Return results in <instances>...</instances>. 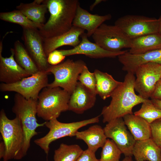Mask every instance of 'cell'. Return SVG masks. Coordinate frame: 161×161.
<instances>
[{
    "mask_svg": "<svg viewBox=\"0 0 161 161\" xmlns=\"http://www.w3.org/2000/svg\"><path fill=\"white\" fill-rule=\"evenodd\" d=\"M135 78L134 74L127 72L124 81L113 92L109 104L104 106L101 111L103 123L133 114L134 107L149 100L144 99L135 93Z\"/></svg>",
    "mask_w": 161,
    "mask_h": 161,
    "instance_id": "6da1fadb",
    "label": "cell"
},
{
    "mask_svg": "<svg viewBox=\"0 0 161 161\" xmlns=\"http://www.w3.org/2000/svg\"><path fill=\"white\" fill-rule=\"evenodd\" d=\"M50 14L46 23L38 30L44 39L63 34L69 30L72 23L78 6V0H46Z\"/></svg>",
    "mask_w": 161,
    "mask_h": 161,
    "instance_id": "7a4b0ae2",
    "label": "cell"
},
{
    "mask_svg": "<svg viewBox=\"0 0 161 161\" xmlns=\"http://www.w3.org/2000/svg\"><path fill=\"white\" fill-rule=\"evenodd\" d=\"M12 111L20 121L23 134L22 145L17 159L19 160L26 155L30 145L31 139L38 134L36 129L45 126L46 122L42 123L37 122L36 116L38 100L27 99L16 93Z\"/></svg>",
    "mask_w": 161,
    "mask_h": 161,
    "instance_id": "3957f363",
    "label": "cell"
},
{
    "mask_svg": "<svg viewBox=\"0 0 161 161\" xmlns=\"http://www.w3.org/2000/svg\"><path fill=\"white\" fill-rule=\"evenodd\" d=\"M70 95L59 87L44 88L38 98V116L46 121L57 119L61 113L68 110Z\"/></svg>",
    "mask_w": 161,
    "mask_h": 161,
    "instance_id": "277c9868",
    "label": "cell"
},
{
    "mask_svg": "<svg viewBox=\"0 0 161 161\" xmlns=\"http://www.w3.org/2000/svg\"><path fill=\"white\" fill-rule=\"evenodd\" d=\"M0 132L5 147L3 161L17 160L23 143L22 127L18 117L9 119L3 109L0 112Z\"/></svg>",
    "mask_w": 161,
    "mask_h": 161,
    "instance_id": "5b68a950",
    "label": "cell"
},
{
    "mask_svg": "<svg viewBox=\"0 0 161 161\" xmlns=\"http://www.w3.org/2000/svg\"><path fill=\"white\" fill-rule=\"evenodd\" d=\"M100 116L83 120L70 123H63L55 118L46 121L45 126L49 129L45 136L34 140V143L39 146L47 155L49 145L53 141L66 137L75 136L80 128L87 125L98 123Z\"/></svg>",
    "mask_w": 161,
    "mask_h": 161,
    "instance_id": "8992f818",
    "label": "cell"
},
{
    "mask_svg": "<svg viewBox=\"0 0 161 161\" xmlns=\"http://www.w3.org/2000/svg\"><path fill=\"white\" fill-rule=\"evenodd\" d=\"M86 65L81 60L73 61L70 59L57 65H50L46 72L53 74L54 80L47 87H59L70 95L77 84L79 75Z\"/></svg>",
    "mask_w": 161,
    "mask_h": 161,
    "instance_id": "52a82bcc",
    "label": "cell"
},
{
    "mask_svg": "<svg viewBox=\"0 0 161 161\" xmlns=\"http://www.w3.org/2000/svg\"><path fill=\"white\" fill-rule=\"evenodd\" d=\"M114 25L131 39L146 34L158 32L159 30L158 18L142 15L124 16L118 18Z\"/></svg>",
    "mask_w": 161,
    "mask_h": 161,
    "instance_id": "ba28073f",
    "label": "cell"
},
{
    "mask_svg": "<svg viewBox=\"0 0 161 161\" xmlns=\"http://www.w3.org/2000/svg\"><path fill=\"white\" fill-rule=\"evenodd\" d=\"M92 36L95 43L104 49L112 52L130 48L132 42V39L115 25L103 23Z\"/></svg>",
    "mask_w": 161,
    "mask_h": 161,
    "instance_id": "9c48e42d",
    "label": "cell"
},
{
    "mask_svg": "<svg viewBox=\"0 0 161 161\" xmlns=\"http://www.w3.org/2000/svg\"><path fill=\"white\" fill-rule=\"evenodd\" d=\"M49 73L39 70L36 73L11 84L1 83L0 90L1 92H14L27 99L38 100L41 90L48 84Z\"/></svg>",
    "mask_w": 161,
    "mask_h": 161,
    "instance_id": "30bf717a",
    "label": "cell"
},
{
    "mask_svg": "<svg viewBox=\"0 0 161 161\" xmlns=\"http://www.w3.org/2000/svg\"><path fill=\"white\" fill-rule=\"evenodd\" d=\"M135 74V90L142 97L149 99L161 78V64L154 63L142 64L137 67Z\"/></svg>",
    "mask_w": 161,
    "mask_h": 161,
    "instance_id": "8fae6325",
    "label": "cell"
},
{
    "mask_svg": "<svg viewBox=\"0 0 161 161\" xmlns=\"http://www.w3.org/2000/svg\"><path fill=\"white\" fill-rule=\"evenodd\" d=\"M107 138L115 143L125 157H132L136 141L128 130L123 118H118L107 123L103 128Z\"/></svg>",
    "mask_w": 161,
    "mask_h": 161,
    "instance_id": "7c38bea8",
    "label": "cell"
},
{
    "mask_svg": "<svg viewBox=\"0 0 161 161\" xmlns=\"http://www.w3.org/2000/svg\"><path fill=\"white\" fill-rule=\"evenodd\" d=\"M25 47L40 70L46 71L50 66L44 52V38L37 29L23 28Z\"/></svg>",
    "mask_w": 161,
    "mask_h": 161,
    "instance_id": "4fadbf2b",
    "label": "cell"
},
{
    "mask_svg": "<svg viewBox=\"0 0 161 161\" xmlns=\"http://www.w3.org/2000/svg\"><path fill=\"white\" fill-rule=\"evenodd\" d=\"M80 43L73 48L66 50H60L65 56L77 54H82L89 58H115L127 52L122 50L112 52L105 50L95 43L89 40L86 33H84L80 36Z\"/></svg>",
    "mask_w": 161,
    "mask_h": 161,
    "instance_id": "5bb4252c",
    "label": "cell"
},
{
    "mask_svg": "<svg viewBox=\"0 0 161 161\" xmlns=\"http://www.w3.org/2000/svg\"><path fill=\"white\" fill-rule=\"evenodd\" d=\"M118 58L123 65V70L135 74L137 68L142 64L149 63L161 64V49L139 54H132L127 51Z\"/></svg>",
    "mask_w": 161,
    "mask_h": 161,
    "instance_id": "9a60e30c",
    "label": "cell"
},
{
    "mask_svg": "<svg viewBox=\"0 0 161 161\" xmlns=\"http://www.w3.org/2000/svg\"><path fill=\"white\" fill-rule=\"evenodd\" d=\"M10 51L11 55L8 58L0 54V81L6 84L14 83L31 75L16 61L14 49Z\"/></svg>",
    "mask_w": 161,
    "mask_h": 161,
    "instance_id": "2e32d148",
    "label": "cell"
},
{
    "mask_svg": "<svg viewBox=\"0 0 161 161\" xmlns=\"http://www.w3.org/2000/svg\"><path fill=\"white\" fill-rule=\"evenodd\" d=\"M96 95L78 81L70 95L68 110L77 114L83 113L94 106Z\"/></svg>",
    "mask_w": 161,
    "mask_h": 161,
    "instance_id": "e0dca14e",
    "label": "cell"
},
{
    "mask_svg": "<svg viewBox=\"0 0 161 161\" xmlns=\"http://www.w3.org/2000/svg\"><path fill=\"white\" fill-rule=\"evenodd\" d=\"M112 15L93 14L82 8L79 4L78 6L72 26L86 30L88 37L92 36L98 28L105 21L112 18Z\"/></svg>",
    "mask_w": 161,
    "mask_h": 161,
    "instance_id": "ac0fdd59",
    "label": "cell"
},
{
    "mask_svg": "<svg viewBox=\"0 0 161 161\" xmlns=\"http://www.w3.org/2000/svg\"><path fill=\"white\" fill-rule=\"evenodd\" d=\"M84 32L81 28L72 26L69 30L63 34L44 39V47L46 56L47 57L50 52L63 46L76 47L80 42L79 37Z\"/></svg>",
    "mask_w": 161,
    "mask_h": 161,
    "instance_id": "d6986e66",
    "label": "cell"
},
{
    "mask_svg": "<svg viewBox=\"0 0 161 161\" xmlns=\"http://www.w3.org/2000/svg\"><path fill=\"white\" fill-rule=\"evenodd\" d=\"M132 154L136 161H161V148L151 138L136 141Z\"/></svg>",
    "mask_w": 161,
    "mask_h": 161,
    "instance_id": "ffe728a7",
    "label": "cell"
},
{
    "mask_svg": "<svg viewBox=\"0 0 161 161\" xmlns=\"http://www.w3.org/2000/svg\"><path fill=\"white\" fill-rule=\"evenodd\" d=\"M76 139L83 141L89 150L95 153L100 148H102L107 138L103 129L100 125H95L84 131L76 132Z\"/></svg>",
    "mask_w": 161,
    "mask_h": 161,
    "instance_id": "44dd1931",
    "label": "cell"
},
{
    "mask_svg": "<svg viewBox=\"0 0 161 161\" xmlns=\"http://www.w3.org/2000/svg\"><path fill=\"white\" fill-rule=\"evenodd\" d=\"M161 49V34L159 32L143 35L132 39L128 52L139 54Z\"/></svg>",
    "mask_w": 161,
    "mask_h": 161,
    "instance_id": "7402d4cb",
    "label": "cell"
},
{
    "mask_svg": "<svg viewBox=\"0 0 161 161\" xmlns=\"http://www.w3.org/2000/svg\"><path fill=\"white\" fill-rule=\"evenodd\" d=\"M123 118L125 125L136 141L151 138L150 124L144 119L133 114L126 115Z\"/></svg>",
    "mask_w": 161,
    "mask_h": 161,
    "instance_id": "603a6c76",
    "label": "cell"
},
{
    "mask_svg": "<svg viewBox=\"0 0 161 161\" xmlns=\"http://www.w3.org/2000/svg\"><path fill=\"white\" fill-rule=\"evenodd\" d=\"M96 78V91L103 100L111 96L113 92L122 83L115 80L110 75L97 69L94 72Z\"/></svg>",
    "mask_w": 161,
    "mask_h": 161,
    "instance_id": "cb8c5ba5",
    "label": "cell"
},
{
    "mask_svg": "<svg viewBox=\"0 0 161 161\" xmlns=\"http://www.w3.org/2000/svg\"><path fill=\"white\" fill-rule=\"evenodd\" d=\"M16 8L33 22L41 25L44 24L45 15L48 10L44 1L41 4H38L34 1L29 3H22L17 6Z\"/></svg>",
    "mask_w": 161,
    "mask_h": 161,
    "instance_id": "d4e9b609",
    "label": "cell"
},
{
    "mask_svg": "<svg viewBox=\"0 0 161 161\" xmlns=\"http://www.w3.org/2000/svg\"><path fill=\"white\" fill-rule=\"evenodd\" d=\"M13 49L16 61L27 72L32 75L40 70L25 46L20 41H15Z\"/></svg>",
    "mask_w": 161,
    "mask_h": 161,
    "instance_id": "484cf974",
    "label": "cell"
},
{
    "mask_svg": "<svg viewBox=\"0 0 161 161\" xmlns=\"http://www.w3.org/2000/svg\"><path fill=\"white\" fill-rule=\"evenodd\" d=\"M83 150L78 145L63 143L54 151V161H77Z\"/></svg>",
    "mask_w": 161,
    "mask_h": 161,
    "instance_id": "4316f807",
    "label": "cell"
},
{
    "mask_svg": "<svg viewBox=\"0 0 161 161\" xmlns=\"http://www.w3.org/2000/svg\"><path fill=\"white\" fill-rule=\"evenodd\" d=\"M0 19L5 21L18 24L23 28L39 30L42 25L31 21L17 10L0 13Z\"/></svg>",
    "mask_w": 161,
    "mask_h": 161,
    "instance_id": "83f0119b",
    "label": "cell"
},
{
    "mask_svg": "<svg viewBox=\"0 0 161 161\" xmlns=\"http://www.w3.org/2000/svg\"><path fill=\"white\" fill-rule=\"evenodd\" d=\"M134 114L141 117L151 124L156 120L161 118V109L156 107L151 100H148L142 103L140 108Z\"/></svg>",
    "mask_w": 161,
    "mask_h": 161,
    "instance_id": "f1b7e54d",
    "label": "cell"
},
{
    "mask_svg": "<svg viewBox=\"0 0 161 161\" xmlns=\"http://www.w3.org/2000/svg\"><path fill=\"white\" fill-rule=\"evenodd\" d=\"M102 148L100 161H120L122 152L113 140L107 139Z\"/></svg>",
    "mask_w": 161,
    "mask_h": 161,
    "instance_id": "f546056e",
    "label": "cell"
},
{
    "mask_svg": "<svg viewBox=\"0 0 161 161\" xmlns=\"http://www.w3.org/2000/svg\"><path fill=\"white\" fill-rule=\"evenodd\" d=\"M78 80L93 93L97 95L96 91V80L94 72H90L86 65L84 66L79 75Z\"/></svg>",
    "mask_w": 161,
    "mask_h": 161,
    "instance_id": "4dcf8cb0",
    "label": "cell"
},
{
    "mask_svg": "<svg viewBox=\"0 0 161 161\" xmlns=\"http://www.w3.org/2000/svg\"><path fill=\"white\" fill-rule=\"evenodd\" d=\"M150 125L151 138L161 148V118L156 120Z\"/></svg>",
    "mask_w": 161,
    "mask_h": 161,
    "instance_id": "1f68e13d",
    "label": "cell"
},
{
    "mask_svg": "<svg viewBox=\"0 0 161 161\" xmlns=\"http://www.w3.org/2000/svg\"><path fill=\"white\" fill-rule=\"evenodd\" d=\"M60 50H55L50 52L47 57L48 63L51 65H56L61 63L65 58Z\"/></svg>",
    "mask_w": 161,
    "mask_h": 161,
    "instance_id": "d6a6232c",
    "label": "cell"
},
{
    "mask_svg": "<svg viewBox=\"0 0 161 161\" xmlns=\"http://www.w3.org/2000/svg\"><path fill=\"white\" fill-rule=\"evenodd\" d=\"M77 161H100L97 159L94 153L88 148L83 150Z\"/></svg>",
    "mask_w": 161,
    "mask_h": 161,
    "instance_id": "836d02e7",
    "label": "cell"
},
{
    "mask_svg": "<svg viewBox=\"0 0 161 161\" xmlns=\"http://www.w3.org/2000/svg\"><path fill=\"white\" fill-rule=\"evenodd\" d=\"M151 98L161 100V78L157 83Z\"/></svg>",
    "mask_w": 161,
    "mask_h": 161,
    "instance_id": "e575fe53",
    "label": "cell"
},
{
    "mask_svg": "<svg viewBox=\"0 0 161 161\" xmlns=\"http://www.w3.org/2000/svg\"><path fill=\"white\" fill-rule=\"evenodd\" d=\"M5 151V147L3 141L0 143V158L2 159L4 156Z\"/></svg>",
    "mask_w": 161,
    "mask_h": 161,
    "instance_id": "d590c367",
    "label": "cell"
},
{
    "mask_svg": "<svg viewBox=\"0 0 161 161\" xmlns=\"http://www.w3.org/2000/svg\"><path fill=\"white\" fill-rule=\"evenodd\" d=\"M151 100L156 107L161 109V100L155 99H151Z\"/></svg>",
    "mask_w": 161,
    "mask_h": 161,
    "instance_id": "8d00e7d4",
    "label": "cell"
},
{
    "mask_svg": "<svg viewBox=\"0 0 161 161\" xmlns=\"http://www.w3.org/2000/svg\"><path fill=\"white\" fill-rule=\"evenodd\" d=\"M104 0H96L89 7V10L91 11H92L95 7L103 1H104Z\"/></svg>",
    "mask_w": 161,
    "mask_h": 161,
    "instance_id": "74e56055",
    "label": "cell"
},
{
    "mask_svg": "<svg viewBox=\"0 0 161 161\" xmlns=\"http://www.w3.org/2000/svg\"><path fill=\"white\" fill-rule=\"evenodd\" d=\"M122 161H134L132 159V157H125Z\"/></svg>",
    "mask_w": 161,
    "mask_h": 161,
    "instance_id": "f35d334b",
    "label": "cell"
},
{
    "mask_svg": "<svg viewBox=\"0 0 161 161\" xmlns=\"http://www.w3.org/2000/svg\"><path fill=\"white\" fill-rule=\"evenodd\" d=\"M159 21V33L161 34V15L158 18Z\"/></svg>",
    "mask_w": 161,
    "mask_h": 161,
    "instance_id": "ab89813d",
    "label": "cell"
}]
</instances>
